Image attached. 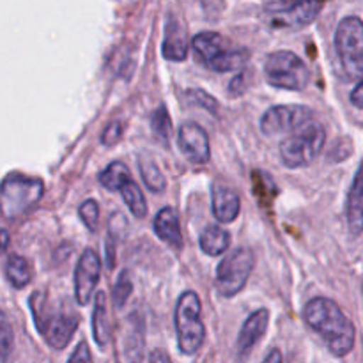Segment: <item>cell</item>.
I'll return each mask as SVG.
<instances>
[{
	"label": "cell",
	"mask_w": 363,
	"mask_h": 363,
	"mask_svg": "<svg viewBox=\"0 0 363 363\" xmlns=\"http://www.w3.org/2000/svg\"><path fill=\"white\" fill-rule=\"evenodd\" d=\"M268 323H269L268 308H259V311H255L254 314L248 315L247 321L243 323L240 337H238V342H236V353L241 362H245L248 357H250V353L254 351V347L257 346L259 340L264 337L266 330H268Z\"/></svg>",
	"instance_id": "cell-14"
},
{
	"label": "cell",
	"mask_w": 363,
	"mask_h": 363,
	"mask_svg": "<svg viewBox=\"0 0 363 363\" xmlns=\"http://www.w3.org/2000/svg\"><path fill=\"white\" fill-rule=\"evenodd\" d=\"M138 167H140V176L144 179L145 186L152 191V194H162L167 186L165 176L162 174L160 167L156 165L155 160L151 158L149 155L142 152L138 156Z\"/></svg>",
	"instance_id": "cell-21"
},
{
	"label": "cell",
	"mask_w": 363,
	"mask_h": 363,
	"mask_svg": "<svg viewBox=\"0 0 363 363\" xmlns=\"http://www.w3.org/2000/svg\"><path fill=\"white\" fill-rule=\"evenodd\" d=\"M131 179V174L128 167L121 162H113L106 167L105 170L99 172V183L108 191H119L123 184H126Z\"/></svg>",
	"instance_id": "cell-23"
},
{
	"label": "cell",
	"mask_w": 363,
	"mask_h": 363,
	"mask_svg": "<svg viewBox=\"0 0 363 363\" xmlns=\"http://www.w3.org/2000/svg\"><path fill=\"white\" fill-rule=\"evenodd\" d=\"M335 48L340 66L350 80L362 82L363 77V23L358 16L340 20L335 30Z\"/></svg>",
	"instance_id": "cell-7"
},
{
	"label": "cell",
	"mask_w": 363,
	"mask_h": 363,
	"mask_svg": "<svg viewBox=\"0 0 363 363\" xmlns=\"http://www.w3.org/2000/svg\"><path fill=\"white\" fill-rule=\"evenodd\" d=\"M305 323L325 340L330 353L337 358L350 354L354 347V325L330 298H314L305 305Z\"/></svg>",
	"instance_id": "cell-1"
},
{
	"label": "cell",
	"mask_w": 363,
	"mask_h": 363,
	"mask_svg": "<svg viewBox=\"0 0 363 363\" xmlns=\"http://www.w3.org/2000/svg\"><path fill=\"white\" fill-rule=\"evenodd\" d=\"M199 245L204 254L211 255V257H218L223 255L230 247V236L225 229L218 225L206 227L199 238Z\"/></svg>",
	"instance_id": "cell-19"
},
{
	"label": "cell",
	"mask_w": 363,
	"mask_h": 363,
	"mask_svg": "<svg viewBox=\"0 0 363 363\" xmlns=\"http://www.w3.org/2000/svg\"><path fill=\"white\" fill-rule=\"evenodd\" d=\"M9 241H11L9 233L4 229H0V254H4V252L7 250V247H9Z\"/></svg>",
	"instance_id": "cell-36"
},
{
	"label": "cell",
	"mask_w": 363,
	"mask_h": 363,
	"mask_svg": "<svg viewBox=\"0 0 363 363\" xmlns=\"http://www.w3.org/2000/svg\"><path fill=\"white\" fill-rule=\"evenodd\" d=\"M101 277V261L92 248L82 254L74 269V298L78 305H87L94 294L96 286Z\"/></svg>",
	"instance_id": "cell-12"
},
{
	"label": "cell",
	"mask_w": 363,
	"mask_h": 363,
	"mask_svg": "<svg viewBox=\"0 0 363 363\" xmlns=\"http://www.w3.org/2000/svg\"><path fill=\"white\" fill-rule=\"evenodd\" d=\"M67 363H94L92 362V354H91V350H89L87 342L82 340V342L74 347V351L71 353Z\"/></svg>",
	"instance_id": "cell-31"
},
{
	"label": "cell",
	"mask_w": 363,
	"mask_h": 363,
	"mask_svg": "<svg viewBox=\"0 0 363 363\" xmlns=\"http://www.w3.org/2000/svg\"><path fill=\"white\" fill-rule=\"evenodd\" d=\"M186 94H188V99H190L191 103H195V105L201 106V108H204L206 112L213 113V116H215L216 110H218V101H216L211 94H208L206 91H202V89H188Z\"/></svg>",
	"instance_id": "cell-28"
},
{
	"label": "cell",
	"mask_w": 363,
	"mask_h": 363,
	"mask_svg": "<svg viewBox=\"0 0 363 363\" xmlns=\"http://www.w3.org/2000/svg\"><path fill=\"white\" fill-rule=\"evenodd\" d=\"M262 363H282V353L279 350H272Z\"/></svg>",
	"instance_id": "cell-35"
},
{
	"label": "cell",
	"mask_w": 363,
	"mask_h": 363,
	"mask_svg": "<svg viewBox=\"0 0 363 363\" xmlns=\"http://www.w3.org/2000/svg\"><path fill=\"white\" fill-rule=\"evenodd\" d=\"M32 315L38 332L45 337L50 347L60 351L69 344L78 328V318L66 312H53L46 308L45 296L34 293L30 298Z\"/></svg>",
	"instance_id": "cell-6"
},
{
	"label": "cell",
	"mask_w": 363,
	"mask_h": 363,
	"mask_svg": "<svg viewBox=\"0 0 363 363\" xmlns=\"http://www.w3.org/2000/svg\"><path fill=\"white\" fill-rule=\"evenodd\" d=\"M6 277L14 289H23L32 280V268L21 255H11L6 262Z\"/></svg>",
	"instance_id": "cell-22"
},
{
	"label": "cell",
	"mask_w": 363,
	"mask_h": 363,
	"mask_svg": "<svg viewBox=\"0 0 363 363\" xmlns=\"http://www.w3.org/2000/svg\"><path fill=\"white\" fill-rule=\"evenodd\" d=\"M191 48H194L199 62L216 73L241 69L250 57L247 48L230 45L218 32H199L191 39Z\"/></svg>",
	"instance_id": "cell-2"
},
{
	"label": "cell",
	"mask_w": 363,
	"mask_h": 363,
	"mask_svg": "<svg viewBox=\"0 0 363 363\" xmlns=\"http://www.w3.org/2000/svg\"><path fill=\"white\" fill-rule=\"evenodd\" d=\"M350 99L358 110H363V84L362 82H357V84H354V89H353V92H351Z\"/></svg>",
	"instance_id": "cell-32"
},
{
	"label": "cell",
	"mask_w": 363,
	"mask_h": 363,
	"mask_svg": "<svg viewBox=\"0 0 363 363\" xmlns=\"http://www.w3.org/2000/svg\"><path fill=\"white\" fill-rule=\"evenodd\" d=\"M92 337L99 347H105L110 342V323L106 312V296L99 291L94 296V312H92Z\"/></svg>",
	"instance_id": "cell-20"
},
{
	"label": "cell",
	"mask_w": 363,
	"mask_h": 363,
	"mask_svg": "<svg viewBox=\"0 0 363 363\" xmlns=\"http://www.w3.org/2000/svg\"><path fill=\"white\" fill-rule=\"evenodd\" d=\"M119 191L123 195L124 202H126L128 209H130L135 218H144L147 215V204H145V199L137 183H133L130 179L126 184H123V188Z\"/></svg>",
	"instance_id": "cell-24"
},
{
	"label": "cell",
	"mask_w": 363,
	"mask_h": 363,
	"mask_svg": "<svg viewBox=\"0 0 363 363\" xmlns=\"http://www.w3.org/2000/svg\"><path fill=\"white\" fill-rule=\"evenodd\" d=\"M155 233L163 243L172 247L174 250H181L183 248V236H181V225H179V215L174 208L167 206V208L160 209L158 215L155 218Z\"/></svg>",
	"instance_id": "cell-17"
},
{
	"label": "cell",
	"mask_w": 363,
	"mask_h": 363,
	"mask_svg": "<svg viewBox=\"0 0 363 363\" xmlns=\"http://www.w3.org/2000/svg\"><path fill=\"white\" fill-rule=\"evenodd\" d=\"M45 184L35 177L11 174L0 184V213L7 220H18L38 206Z\"/></svg>",
	"instance_id": "cell-4"
},
{
	"label": "cell",
	"mask_w": 363,
	"mask_h": 363,
	"mask_svg": "<svg viewBox=\"0 0 363 363\" xmlns=\"http://www.w3.org/2000/svg\"><path fill=\"white\" fill-rule=\"evenodd\" d=\"M14 347V332L7 315L0 311V360L6 362Z\"/></svg>",
	"instance_id": "cell-26"
},
{
	"label": "cell",
	"mask_w": 363,
	"mask_h": 363,
	"mask_svg": "<svg viewBox=\"0 0 363 363\" xmlns=\"http://www.w3.org/2000/svg\"><path fill=\"white\" fill-rule=\"evenodd\" d=\"M266 80L284 91H303L308 85L307 64L289 50L269 53L264 62Z\"/></svg>",
	"instance_id": "cell-8"
},
{
	"label": "cell",
	"mask_w": 363,
	"mask_h": 363,
	"mask_svg": "<svg viewBox=\"0 0 363 363\" xmlns=\"http://www.w3.org/2000/svg\"><path fill=\"white\" fill-rule=\"evenodd\" d=\"M254 252L241 247L229 252L216 268V291L222 296L233 298L243 291L254 269Z\"/></svg>",
	"instance_id": "cell-9"
},
{
	"label": "cell",
	"mask_w": 363,
	"mask_h": 363,
	"mask_svg": "<svg viewBox=\"0 0 363 363\" xmlns=\"http://www.w3.org/2000/svg\"><path fill=\"white\" fill-rule=\"evenodd\" d=\"M177 144L181 152L191 165H206L211 158L209 138L204 128L195 123L181 124L177 133Z\"/></svg>",
	"instance_id": "cell-13"
},
{
	"label": "cell",
	"mask_w": 363,
	"mask_h": 363,
	"mask_svg": "<svg viewBox=\"0 0 363 363\" xmlns=\"http://www.w3.org/2000/svg\"><path fill=\"white\" fill-rule=\"evenodd\" d=\"M78 215H80V218L84 220L85 227H87L89 230H96V229H98V220H99V206H98V202L92 201V199L85 201L84 204L80 206V209H78Z\"/></svg>",
	"instance_id": "cell-29"
},
{
	"label": "cell",
	"mask_w": 363,
	"mask_h": 363,
	"mask_svg": "<svg viewBox=\"0 0 363 363\" xmlns=\"http://www.w3.org/2000/svg\"><path fill=\"white\" fill-rule=\"evenodd\" d=\"M346 220L347 229L358 238L363 229V190H362V165L354 172L353 184L347 194V206H346Z\"/></svg>",
	"instance_id": "cell-18"
},
{
	"label": "cell",
	"mask_w": 363,
	"mask_h": 363,
	"mask_svg": "<svg viewBox=\"0 0 363 363\" xmlns=\"http://www.w3.org/2000/svg\"><path fill=\"white\" fill-rule=\"evenodd\" d=\"M326 0H275L266 6L273 28H303L311 25L325 7Z\"/></svg>",
	"instance_id": "cell-10"
},
{
	"label": "cell",
	"mask_w": 363,
	"mask_h": 363,
	"mask_svg": "<svg viewBox=\"0 0 363 363\" xmlns=\"http://www.w3.org/2000/svg\"><path fill=\"white\" fill-rule=\"evenodd\" d=\"M325 142V126L312 119L280 142V158L287 169H303L321 155Z\"/></svg>",
	"instance_id": "cell-3"
},
{
	"label": "cell",
	"mask_w": 363,
	"mask_h": 363,
	"mask_svg": "<svg viewBox=\"0 0 363 363\" xmlns=\"http://www.w3.org/2000/svg\"><path fill=\"white\" fill-rule=\"evenodd\" d=\"M131 293H133V282H131L130 272L124 269V272L119 275V279H117L116 286H113V294H112L113 305H116L117 308L124 307L126 301L130 300Z\"/></svg>",
	"instance_id": "cell-27"
},
{
	"label": "cell",
	"mask_w": 363,
	"mask_h": 363,
	"mask_svg": "<svg viewBox=\"0 0 363 363\" xmlns=\"http://www.w3.org/2000/svg\"><path fill=\"white\" fill-rule=\"evenodd\" d=\"M163 57L170 62H183L188 57V39L184 27L174 16H169L165 25V39L162 46Z\"/></svg>",
	"instance_id": "cell-16"
},
{
	"label": "cell",
	"mask_w": 363,
	"mask_h": 363,
	"mask_svg": "<svg viewBox=\"0 0 363 363\" xmlns=\"http://www.w3.org/2000/svg\"><path fill=\"white\" fill-rule=\"evenodd\" d=\"M241 82H243V74H240V77H236L233 82H230V85H229L230 94H241V92H243V91H241V89H240Z\"/></svg>",
	"instance_id": "cell-37"
},
{
	"label": "cell",
	"mask_w": 363,
	"mask_h": 363,
	"mask_svg": "<svg viewBox=\"0 0 363 363\" xmlns=\"http://www.w3.org/2000/svg\"><path fill=\"white\" fill-rule=\"evenodd\" d=\"M123 123H119V121H113V123H110L108 126L105 128V131H103L101 135V144L103 145H113L117 144V142L121 140V137H123Z\"/></svg>",
	"instance_id": "cell-30"
},
{
	"label": "cell",
	"mask_w": 363,
	"mask_h": 363,
	"mask_svg": "<svg viewBox=\"0 0 363 363\" xmlns=\"http://www.w3.org/2000/svg\"><path fill=\"white\" fill-rule=\"evenodd\" d=\"M315 119L314 112L303 105H279L272 106L264 116L261 117V131L266 137H277V135H289L291 131L298 130L308 121Z\"/></svg>",
	"instance_id": "cell-11"
},
{
	"label": "cell",
	"mask_w": 363,
	"mask_h": 363,
	"mask_svg": "<svg viewBox=\"0 0 363 363\" xmlns=\"http://www.w3.org/2000/svg\"><path fill=\"white\" fill-rule=\"evenodd\" d=\"M213 215L220 223H230L240 215V195L233 188L222 183H213L211 186Z\"/></svg>",
	"instance_id": "cell-15"
},
{
	"label": "cell",
	"mask_w": 363,
	"mask_h": 363,
	"mask_svg": "<svg viewBox=\"0 0 363 363\" xmlns=\"http://www.w3.org/2000/svg\"><path fill=\"white\" fill-rule=\"evenodd\" d=\"M151 128L155 131L156 137L167 144L170 138V131H172V121H170L169 112H167V106L165 105H160L158 108L155 110L151 117Z\"/></svg>",
	"instance_id": "cell-25"
},
{
	"label": "cell",
	"mask_w": 363,
	"mask_h": 363,
	"mask_svg": "<svg viewBox=\"0 0 363 363\" xmlns=\"http://www.w3.org/2000/svg\"><path fill=\"white\" fill-rule=\"evenodd\" d=\"M149 363H172V360H170V357L163 350H155L151 351Z\"/></svg>",
	"instance_id": "cell-34"
},
{
	"label": "cell",
	"mask_w": 363,
	"mask_h": 363,
	"mask_svg": "<svg viewBox=\"0 0 363 363\" xmlns=\"http://www.w3.org/2000/svg\"><path fill=\"white\" fill-rule=\"evenodd\" d=\"M106 264H108L110 269L116 266V243H113L112 238L106 240Z\"/></svg>",
	"instance_id": "cell-33"
},
{
	"label": "cell",
	"mask_w": 363,
	"mask_h": 363,
	"mask_svg": "<svg viewBox=\"0 0 363 363\" xmlns=\"http://www.w3.org/2000/svg\"><path fill=\"white\" fill-rule=\"evenodd\" d=\"M201 300L194 291H184L176 305V333L179 351L186 357L197 353L206 339L204 323L201 319Z\"/></svg>",
	"instance_id": "cell-5"
}]
</instances>
